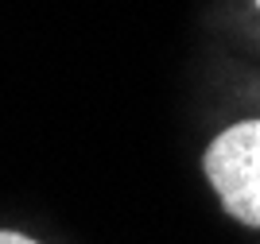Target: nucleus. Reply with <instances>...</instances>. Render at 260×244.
<instances>
[{
  "label": "nucleus",
  "mask_w": 260,
  "mask_h": 244,
  "mask_svg": "<svg viewBox=\"0 0 260 244\" xmlns=\"http://www.w3.org/2000/svg\"><path fill=\"white\" fill-rule=\"evenodd\" d=\"M202 170L221 210L245 229H260V117L221 128L202 151Z\"/></svg>",
  "instance_id": "obj_1"
},
{
  "label": "nucleus",
  "mask_w": 260,
  "mask_h": 244,
  "mask_svg": "<svg viewBox=\"0 0 260 244\" xmlns=\"http://www.w3.org/2000/svg\"><path fill=\"white\" fill-rule=\"evenodd\" d=\"M0 244H39V240H31V236H23V233H16V229H0Z\"/></svg>",
  "instance_id": "obj_2"
},
{
  "label": "nucleus",
  "mask_w": 260,
  "mask_h": 244,
  "mask_svg": "<svg viewBox=\"0 0 260 244\" xmlns=\"http://www.w3.org/2000/svg\"><path fill=\"white\" fill-rule=\"evenodd\" d=\"M245 8H249V20H252V27L260 31V0H245Z\"/></svg>",
  "instance_id": "obj_3"
}]
</instances>
